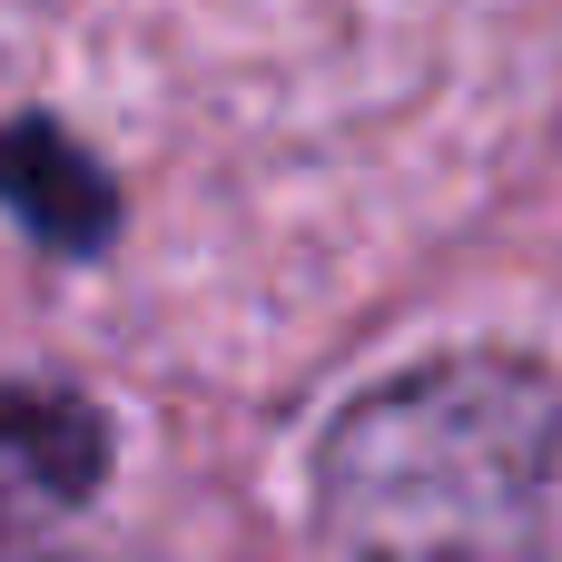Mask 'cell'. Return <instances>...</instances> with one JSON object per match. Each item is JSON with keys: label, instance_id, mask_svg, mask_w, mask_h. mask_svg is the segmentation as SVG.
<instances>
[{"label": "cell", "instance_id": "3957f363", "mask_svg": "<svg viewBox=\"0 0 562 562\" xmlns=\"http://www.w3.org/2000/svg\"><path fill=\"white\" fill-rule=\"evenodd\" d=\"M0 562H69V553H40V543H0Z\"/></svg>", "mask_w": 562, "mask_h": 562}, {"label": "cell", "instance_id": "6da1fadb", "mask_svg": "<svg viewBox=\"0 0 562 562\" xmlns=\"http://www.w3.org/2000/svg\"><path fill=\"white\" fill-rule=\"evenodd\" d=\"M336 562H543L562 553V375L435 356L356 395L316 445Z\"/></svg>", "mask_w": 562, "mask_h": 562}, {"label": "cell", "instance_id": "7a4b0ae2", "mask_svg": "<svg viewBox=\"0 0 562 562\" xmlns=\"http://www.w3.org/2000/svg\"><path fill=\"white\" fill-rule=\"evenodd\" d=\"M109 484V425L59 385H0V543L79 514Z\"/></svg>", "mask_w": 562, "mask_h": 562}]
</instances>
